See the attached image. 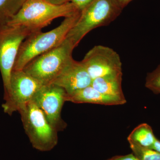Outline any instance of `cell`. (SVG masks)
I'll use <instances>...</instances> for the list:
<instances>
[{
  "label": "cell",
  "mask_w": 160,
  "mask_h": 160,
  "mask_svg": "<svg viewBox=\"0 0 160 160\" xmlns=\"http://www.w3.org/2000/svg\"><path fill=\"white\" fill-rule=\"evenodd\" d=\"M80 12L78 11L73 15L65 18L59 26L50 31L36 32L26 38L20 46L13 70H23L34 58L62 44L78 21Z\"/></svg>",
  "instance_id": "obj_1"
},
{
  "label": "cell",
  "mask_w": 160,
  "mask_h": 160,
  "mask_svg": "<svg viewBox=\"0 0 160 160\" xmlns=\"http://www.w3.org/2000/svg\"><path fill=\"white\" fill-rule=\"evenodd\" d=\"M79 11L71 2L55 5L46 0H26L7 25L25 26L41 31L55 19L69 17Z\"/></svg>",
  "instance_id": "obj_2"
},
{
  "label": "cell",
  "mask_w": 160,
  "mask_h": 160,
  "mask_svg": "<svg viewBox=\"0 0 160 160\" xmlns=\"http://www.w3.org/2000/svg\"><path fill=\"white\" fill-rule=\"evenodd\" d=\"M123 9L116 0H93L81 11L79 17L66 38L76 47L92 30L113 22Z\"/></svg>",
  "instance_id": "obj_3"
},
{
  "label": "cell",
  "mask_w": 160,
  "mask_h": 160,
  "mask_svg": "<svg viewBox=\"0 0 160 160\" xmlns=\"http://www.w3.org/2000/svg\"><path fill=\"white\" fill-rule=\"evenodd\" d=\"M75 48L72 42L66 38L59 46L34 58L23 70L43 86L51 84L73 59Z\"/></svg>",
  "instance_id": "obj_4"
},
{
  "label": "cell",
  "mask_w": 160,
  "mask_h": 160,
  "mask_svg": "<svg viewBox=\"0 0 160 160\" xmlns=\"http://www.w3.org/2000/svg\"><path fill=\"white\" fill-rule=\"evenodd\" d=\"M25 132L33 148L38 151L51 150L57 145L58 132L33 101L19 111Z\"/></svg>",
  "instance_id": "obj_5"
},
{
  "label": "cell",
  "mask_w": 160,
  "mask_h": 160,
  "mask_svg": "<svg viewBox=\"0 0 160 160\" xmlns=\"http://www.w3.org/2000/svg\"><path fill=\"white\" fill-rule=\"evenodd\" d=\"M39 31L23 26L7 25L0 29V71L4 88V100L10 90V79L20 46L32 33Z\"/></svg>",
  "instance_id": "obj_6"
},
{
  "label": "cell",
  "mask_w": 160,
  "mask_h": 160,
  "mask_svg": "<svg viewBox=\"0 0 160 160\" xmlns=\"http://www.w3.org/2000/svg\"><path fill=\"white\" fill-rule=\"evenodd\" d=\"M43 86L24 70H12L10 92L2 105L4 112L11 115L15 112H19L32 101Z\"/></svg>",
  "instance_id": "obj_7"
},
{
  "label": "cell",
  "mask_w": 160,
  "mask_h": 160,
  "mask_svg": "<svg viewBox=\"0 0 160 160\" xmlns=\"http://www.w3.org/2000/svg\"><path fill=\"white\" fill-rule=\"evenodd\" d=\"M66 98L67 93L64 89L51 84L42 86L32 99L58 132L63 131L67 126L61 116Z\"/></svg>",
  "instance_id": "obj_8"
},
{
  "label": "cell",
  "mask_w": 160,
  "mask_h": 160,
  "mask_svg": "<svg viewBox=\"0 0 160 160\" xmlns=\"http://www.w3.org/2000/svg\"><path fill=\"white\" fill-rule=\"evenodd\" d=\"M81 62L92 80L108 75L122 72L119 55L108 46H94L87 52Z\"/></svg>",
  "instance_id": "obj_9"
},
{
  "label": "cell",
  "mask_w": 160,
  "mask_h": 160,
  "mask_svg": "<svg viewBox=\"0 0 160 160\" xmlns=\"http://www.w3.org/2000/svg\"><path fill=\"white\" fill-rule=\"evenodd\" d=\"M92 79L81 62L72 59L52 84L59 86L67 95L91 86Z\"/></svg>",
  "instance_id": "obj_10"
},
{
  "label": "cell",
  "mask_w": 160,
  "mask_h": 160,
  "mask_svg": "<svg viewBox=\"0 0 160 160\" xmlns=\"http://www.w3.org/2000/svg\"><path fill=\"white\" fill-rule=\"evenodd\" d=\"M66 102L74 103H90L105 106L122 105L126 102V98L103 94L92 86L79 90L73 94L67 95Z\"/></svg>",
  "instance_id": "obj_11"
},
{
  "label": "cell",
  "mask_w": 160,
  "mask_h": 160,
  "mask_svg": "<svg viewBox=\"0 0 160 160\" xmlns=\"http://www.w3.org/2000/svg\"><path fill=\"white\" fill-rule=\"evenodd\" d=\"M122 72L108 75L92 80L91 86L103 94L126 98L122 89Z\"/></svg>",
  "instance_id": "obj_12"
},
{
  "label": "cell",
  "mask_w": 160,
  "mask_h": 160,
  "mask_svg": "<svg viewBox=\"0 0 160 160\" xmlns=\"http://www.w3.org/2000/svg\"><path fill=\"white\" fill-rule=\"evenodd\" d=\"M156 139L151 126L146 123L137 126L127 138L128 142L149 148H151Z\"/></svg>",
  "instance_id": "obj_13"
},
{
  "label": "cell",
  "mask_w": 160,
  "mask_h": 160,
  "mask_svg": "<svg viewBox=\"0 0 160 160\" xmlns=\"http://www.w3.org/2000/svg\"><path fill=\"white\" fill-rule=\"evenodd\" d=\"M26 0H0V29L7 26Z\"/></svg>",
  "instance_id": "obj_14"
},
{
  "label": "cell",
  "mask_w": 160,
  "mask_h": 160,
  "mask_svg": "<svg viewBox=\"0 0 160 160\" xmlns=\"http://www.w3.org/2000/svg\"><path fill=\"white\" fill-rule=\"evenodd\" d=\"M132 153L138 160H160V153L151 148L129 142Z\"/></svg>",
  "instance_id": "obj_15"
},
{
  "label": "cell",
  "mask_w": 160,
  "mask_h": 160,
  "mask_svg": "<svg viewBox=\"0 0 160 160\" xmlns=\"http://www.w3.org/2000/svg\"><path fill=\"white\" fill-rule=\"evenodd\" d=\"M145 86L157 94H160V64L147 75Z\"/></svg>",
  "instance_id": "obj_16"
},
{
  "label": "cell",
  "mask_w": 160,
  "mask_h": 160,
  "mask_svg": "<svg viewBox=\"0 0 160 160\" xmlns=\"http://www.w3.org/2000/svg\"><path fill=\"white\" fill-rule=\"evenodd\" d=\"M92 1L93 0H69V2L73 3L77 7L78 9L81 11Z\"/></svg>",
  "instance_id": "obj_17"
},
{
  "label": "cell",
  "mask_w": 160,
  "mask_h": 160,
  "mask_svg": "<svg viewBox=\"0 0 160 160\" xmlns=\"http://www.w3.org/2000/svg\"><path fill=\"white\" fill-rule=\"evenodd\" d=\"M106 160H138L133 153L125 155L116 156Z\"/></svg>",
  "instance_id": "obj_18"
},
{
  "label": "cell",
  "mask_w": 160,
  "mask_h": 160,
  "mask_svg": "<svg viewBox=\"0 0 160 160\" xmlns=\"http://www.w3.org/2000/svg\"><path fill=\"white\" fill-rule=\"evenodd\" d=\"M116 1L119 4L121 7L124 9L128 4H129L133 0H116Z\"/></svg>",
  "instance_id": "obj_19"
},
{
  "label": "cell",
  "mask_w": 160,
  "mask_h": 160,
  "mask_svg": "<svg viewBox=\"0 0 160 160\" xmlns=\"http://www.w3.org/2000/svg\"><path fill=\"white\" fill-rule=\"evenodd\" d=\"M47 2L55 4V5H62L69 2V0H46Z\"/></svg>",
  "instance_id": "obj_20"
},
{
  "label": "cell",
  "mask_w": 160,
  "mask_h": 160,
  "mask_svg": "<svg viewBox=\"0 0 160 160\" xmlns=\"http://www.w3.org/2000/svg\"><path fill=\"white\" fill-rule=\"evenodd\" d=\"M151 148L160 153V141L157 138Z\"/></svg>",
  "instance_id": "obj_21"
}]
</instances>
